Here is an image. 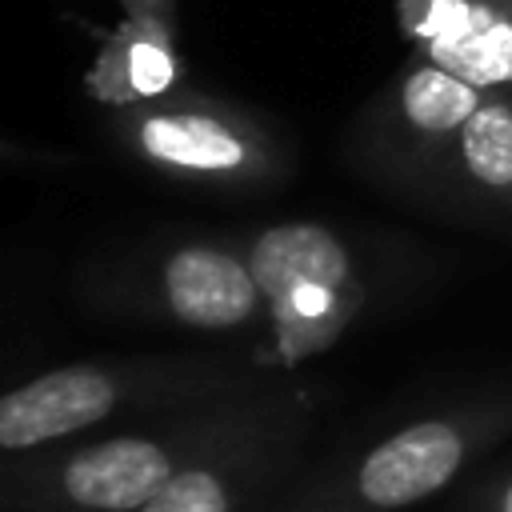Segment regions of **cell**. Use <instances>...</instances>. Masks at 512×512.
I'll return each mask as SVG.
<instances>
[{"label": "cell", "mask_w": 512, "mask_h": 512, "mask_svg": "<svg viewBox=\"0 0 512 512\" xmlns=\"http://www.w3.org/2000/svg\"><path fill=\"white\" fill-rule=\"evenodd\" d=\"M496 420L424 416L376 440L344 476L320 484L300 500V512H400L448 488L472 452L492 436Z\"/></svg>", "instance_id": "cell-1"}, {"label": "cell", "mask_w": 512, "mask_h": 512, "mask_svg": "<svg viewBox=\"0 0 512 512\" xmlns=\"http://www.w3.org/2000/svg\"><path fill=\"white\" fill-rule=\"evenodd\" d=\"M232 428L196 420L180 432H120L92 440L60 460H48L36 480L28 476V500L64 512H140L188 460L224 440Z\"/></svg>", "instance_id": "cell-2"}, {"label": "cell", "mask_w": 512, "mask_h": 512, "mask_svg": "<svg viewBox=\"0 0 512 512\" xmlns=\"http://www.w3.org/2000/svg\"><path fill=\"white\" fill-rule=\"evenodd\" d=\"M248 264L292 352L324 344L352 312L356 264L348 244L324 224L292 220L264 228L248 248Z\"/></svg>", "instance_id": "cell-3"}, {"label": "cell", "mask_w": 512, "mask_h": 512, "mask_svg": "<svg viewBox=\"0 0 512 512\" xmlns=\"http://www.w3.org/2000/svg\"><path fill=\"white\" fill-rule=\"evenodd\" d=\"M140 392L132 372L100 364H64L28 384L12 388L0 400V448L20 456L44 444L68 440L84 428L112 420Z\"/></svg>", "instance_id": "cell-4"}, {"label": "cell", "mask_w": 512, "mask_h": 512, "mask_svg": "<svg viewBox=\"0 0 512 512\" xmlns=\"http://www.w3.org/2000/svg\"><path fill=\"white\" fill-rule=\"evenodd\" d=\"M124 128L144 160L196 180H248L268 160L260 132L216 108H140Z\"/></svg>", "instance_id": "cell-5"}, {"label": "cell", "mask_w": 512, "mask_h": 512, "mask_svg": "<svg viewBox=\"0 0 512 512\" xmlns=\"http://www.w3.org/2000/svg\"><path fill=\"white\" fill-rule=\"evenodd\" d=\"M160 300L172 320L204 332L244 328L264 308V292L248 256L216 244L176 248L160 268Z\"/></svg>", "instance_id": "cell-6"}, {"label": "cell", "mask_w": 512, "mask_h": 512, "mask_svg": "<svg viewBox=\"0 0 512 512\" xmlns=\"http://www.w3.org/2000/svg\"><path fill=\"white\" fill-rule=\"evenodd\" d=\"M276 456L272 440L232 428L188 460L140 512H244V504L264 488Z\"/></svg>", "instance_id": "cell-7"}, {"label": "cell", "mask_w": 512, "mask_h": 512, "mask_svg": "<svg viewBox=\"0 0 512 512\" xmlns=\"http://www.w3.org/2000/svg\"><path fill=\"white\" fill-rule=\"evenodd\" d=\"M480 104H484V88H476L472 80L456 76L452 68H444L436 60L408 68V76L400 80V92H396L400 120L416 140L456 136L476 116Z\"/></svg>", "instance_id": "cell-8"}, {"label": "cell", "mask_w": 512, "mask_h": 512, "mask_svg": "<svg viewBox=\"0 0 512 512\" xmlns=\"http://www.w3.org/2000/svg\"><path fill=\"white\" fill-rule=\"evenodd\" d=\"M432 56L476 88L500 84L512 76V24L488 12H452L436 28Z\"/></svg>", "instance_id": "cell-9"}, {"label": "cell", "mask_w": 512, "mask_h": 512, "mask_svg": "<svg viewBox=\"0 0 512 512\" xmlns=\"http://www.w3.org/2000/svg\"><path fill=\"white\" fill-rule=\"evenodd\" d=\"M464 172L484 188H512V104L484 100L456 132Z\"/></svg>", "instance_id": "cell-10"}, {"label": "cell", "mask_w": 512, "mask_h": 512, "mask_svg": "<svg viewBox=\"0 0 512 512\" xmlns=\"http://www.w3.org/2000/svg\"><path fill=\"white\" fill-rule=\"evenodd\" d=\"M172 80V56L160 40H132L124 44V80L116 92L132 96H160Z\"/></svg>", "instance_id": "cell-11"}, {"label": "cell", "mask_w": 512, "mask_h": 512, "mask_svg": "<svg viewBox=\"0 0 512 512\" xmlns=\"http://www.w3.org/2000/svg\"><path fill=\"white\" fill-rule=\"evenodd\" d=\"M492 512H512V476H504L492 492Z\"/></svg>", "instance_id": "cell-12"}, {"label": "cell", "mask_w": 512, "mask_h": 512, "mask_svg": "<svg viewBox=\"0 0 512 512\" xmlns=\"http://www.w3.org/2000/svg\"><path fill=\"white\" fill-rule=\"evenodd\" d=\"M128 4H132V8H136V12H148V8H160V4H164V0H128Z\"/></svg>", "instance_id": "cell-13"}]
</instances>
